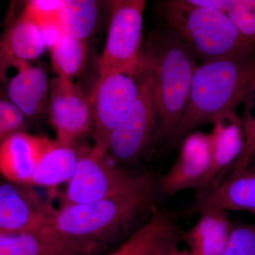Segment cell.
<instances>
[{
  "label": "cell",
  "mask_w": 255,
  "mask_h": 255,
  "mask_svg": "<svg viewBox=\"0 0 255 255\" xmlns=\"http://www.w3.org/2000/svg\"><path fill=\"white\" fill-rule=\"evenodd\" d=\"M255 93V53L236 60L203 63L198 67L189 100L181 116L172 143L199 126L214 125L237 114L238 106Z\"/></svg>",
  "instance_id": "6da1fadb"
},
{
  "label": "cell",
  "mask_w": 255,
  "mask_h": 255,
  "mask_svg": "<svg viewBox=\"0 0 255 255\" xmlns=\"http://www.w3.org/2000/svg\"><path fill=\"white\" fill-rule=\"evenodd\" d=\"M145 60L152 78L156 138L171 142L199 67L196 58L174 33L166 28H159L150 32Z\"/></svg>",
  "instance_id": "7a4b0ae2"
},
{
  "label": "cell",
  "mask_w": 255,
  "mask_h": 255,
  "mask_svg": "<svg viewBox=\"0 0 255 255\" xmlns=\"http://www.w3.org/2000/svg\"><path fill=\"white\" fill-rule=\"evenodd\" d=\"M158 14L169 31L203 63L246 58L255 53V41L245 36L226 13L191 0L158 2Z\"/></svg>",
  "instance_id": "3957f363"
},
{
  "label": "cell",
  "mask_w": 255,
  "mask_h": 255,
  "mask_svg": "<svg viewBox=\"0 0 255 255\" xmlns=\"http://www.w3.org/2000/svg\"><path fill=\"white\" fill-rule=\"evenodd\" d=\"M155 211V194L117 196L55 209L47 229L103 249Z\"/></svg>",
  "instance_id": "277c9868"
},
{
  "label": "cell",
  "mask_w": 255,
  "mask_h": 255,
  "mask_svg": "<svg viewBox=\"0 0 255 255\" xmlns=\"http://www.w3.org/2000/svg\"><path fill=\"white\" fill-rule=\"evenodd\" d=\"M150 174L132 172L93 147L80 148L78 164L68 182L62 205L87 204L135 194H155Z\"/></svg>",
  "instance_id": "5b68a950"
},
{
  "label": "cell",
  "mask_w": 255,
  "mask_h": 255,
  "mask_svg": "<svg viewBox=\"0 0 255 255\" xmlns=\"http://www.w3.org/2000/svg\"><path fill=\"white\" fill-rule=\"evenodd\" d=\"M110 3V28L100 60V78L112 74L137 78L145 66L141 46L146 1L117 0Z\"/></svg>",
  "instance_id": "8992f818"
},
{
  "label": "cell",
  "mask_w": 255,
  "mask_h": 255,
  "mask_svg": "<svg viewBox=\"0 0 255 255\" xmlns=\"http://www.w3.org/2000/svg\"><path fill=\"white\" fill-rule=\"evenodd\" d=\"M137 82L136 100L127 117L112 133L107 151V155L123 167L138 160L156 138L157 122L152 78L146 63Z\"/></svg>",
  "instance_id": "52a82bcc"
},
{
  "label": "cell",
  "mask_w": 255,
  "mask_h": 255,
  "mask_svg": "<svg viewBox=\"0 0 255 255\" xmlns=\"http://www.w3.org/2000/svg\"><path fill=\"white\" fill-rule=\"evenodd\" d=\"M138 84L132 77L112 74L99 78L90 97L94 148L107 153L111 136L136 100Z\"/></svg>",
  "instance_id": "ba28073f"
},
{
  "label": "cell",
  "mask_w": 255,
  "mask_h": 255,
  "mask_svg": "<svg viewBox=\"0 0 255 255\" xmlns=\"http://www.w3.org/2000/svg\"><path fill=\"white\" fill-rule=\"evenodd\" d=\"M50 121L57 132V141L75 146L92 130L90 98L73 80L57 77L50 84Z\"/></svg>",
  "instance_id": "9c48e42d"
},
{
  "label": "cell",
  "mask_w": 255,
  "mask_h": 255,
  "mask_svg": "<svg viewBox=\"0 0 255 255\" xmlns=\"http://www.w3.org/2000/svg\"><path fill=\"white\" fill-rule=\"evenodd\" d=\"M211 167L209 133L191 132L183 138L179 155L171 168L159 179L157 189L172 196L188 189H206Z\"/></svg>",
  "instance_id": "30bf717a"
},
{
  "label": "cell",
  "mask_w": 255,
  "mask_h": 255,
  "mask_svg": "<svg viewBox=\"0 0 255 255\" xmlns=\"http://www.w3.org/2000/svg\"><path fill=\"white\" fill-rule=\"evenodd\" d=\"M31 186L6 181L0 184V234L33 232L48 227L55 208Z\"/></svg>",
  "instance_id": "8fae6325"
},
{
  "label": "cell",
  "mask_w": 255,
  "mask_h": 255,
  "mask_svg": "<svg viewBox=\"0 0 255 255\" xmlns=\"http://www.w3.org/2000/svg\"><path fill=\"white\" fill-rule=\"evenodd\" d=\"M210 209L255 214V164L228 176L214 187L197 192L184 214L192 216Z\"/></svg>",
  "instance_id": "7c38bea8"
},
{
  "label": "cell",
  "mask_w": 255,
  "mask_h": 255,
  "mask_svg": "<svg viewBox=\"0 0 255 255\" xmlns=\"http://www.w3.org/2000/svg\"><path fill=\"white\" fill-rule=\"evenodd\" d=\"M50 140L23 130L15 132L0 147V174L8 182L31 184L36 164Z\"/></svg>",
  "instance_id": "4fadbf2b"
},
{
  "label": "cell",
  "mask_w": 255,
  "mask_h": 255,
  "mask_svg": "<svg viewBox=\"0 0 255 255\" xmlns=\"http://www.w3.org/2000/svg\"><path fill=\"white\" fill-rule=\"evenodd\" d=\"M46 46L41 28L19 16L0 38V82H4L11 69L39 58Z\"/></svg>",
  "instance_id": "5bb4252c"
},
{
  "label": "cell",
  "mask_w": 255,
  "mask_h": 255,
  "mask_svg": "<svg viewBox=\"0 0 255 255\" xmlns=\"http://www.w3.org/2000/svg\"><path fill=\"white\" fill-rule=\"evenodd\" d=\"M16 73L8 78L6 97L27 118L41 117L49 105V84L46 72L30 63L14 68Z\"/></svg>",
  "instance_id": "9a60e30c"
},
{
  "label": "cell",
  "mask_w": 255,
  "mask_h": 255,
  "mask_svg": "<svg viewBox=\"0 0 255 255\" xmlns=\"http://www.w3.org/2000/svg\"><path fill=\"white\" fill-rule=\"evenodd\" d=\"M209 137L211 167L204 190L216 185L241 155L244 146L242 119L235 114L217 122Z\"/></svg>",
  "instance_id": "2e32d148"
},
{
  "label": "cell",
  "mask_w": 255,
  "mask_h": 255,
  "mask_svg": "<svg viewBox=\"0 0 255 255\" xmlns=\"http://www.w3.org/2000/svg\"><path fill=\"white\" fill-rule=\"evenodd\" d=\"M197 222L179 233V240L187 245L193 255H221L227 246L234 223L227 211L210 209L199 213Z\"/></svg>",
  "instance_id": "e0dca14e"
},
{
  "label": "cell",
  "mask_w": 255,
  "mask_h": 255,
  "mask_svg": "<svg viewBox=\"0 0 255 255\" xmlns=\"http://www.w3.org/2000/svg\"><path fill=\"white\" fill-rule=\"evenodd\" d=\"M179 233L168 216L156 211L119 249L107 255H156L166 247L180 241Z\"/></svg>",
  "instance_id": "ac0fdd59"
},
{
  "label": "cell",
  "mask_w": 255,
  "mask_h": 255,
  "mask_svg": "<svg viewBox=\"0 0 255 255\" xmlns=\"http://www.w3.org/2000/svg\"><path fill=\"white\" fill-rule=\"evenodd\" d=\"M80 148L50 140L32 176L30 186L56 187L73 177L78 164Z\"/></svg>",
  "instance_id": "d6986e66"
},
{
  "label": "cell",
  "mask_w": 255,
  "mask_h": 255,
  "mask_svg": "<svg viewBox=\"0 0 255 255\" xmlns=\"http://www.w3.org/2000/svg\"><path fill=\"white\" fill-rule=\"evenodd\" d=\"M50 53L57 77L73 80L86 61L87 42L69 36L63 31L50 45Z\"/></svg>",
  "instance_id": "ffe728a7"
},
{
  "label": "cell",
  "mask_w": 255,
  "mask_h": 255,
  "mask_svg": "<svg viewBox=\"0 0 255 255\" xmlns=\"http://www.w3.org/2000/svg\"><path fill=\"white\" fill-rule=\"evenodd\" d=\"M98 18V4L92 0H65L60 11V25L69 36L86 41Z\"/></svg>",
  "instance_id": "44dd1931"
},
{
  "label": "cell",
  "mask_w": 255,
  "mask_h": 255,
  "mask_svg": "<svg viewBox=\"0 0 255 255\" xmlns=\"http://www.w3.org/2000/svg\"><path fill=\"white\" fill-rule=\"evenodd\" d=\"M60 0H33L28 1L20 16L36 23L42 32L63 30L60 25Z\"/></svg>",
  "instance_id": "7402d4cb"
},
{
  "label": "cell",
  "mask_w": 255,
  "mask_h": 255,
  "mask_svg": "<svg viewBox=\"0 0 255 255\" xmlns=\"http://www.w3.org/2000/svg\"><path fill=\"white\" fill-rule=\"evenodd\" d=\"M252 98L245 102L246 108L242 119L244 146L241 155L230 169V175L237 174L255 164V117L252 116L251 112Z\"/></svg>",
  "instance_id": "603a6c76"
},
{
  "label": "cell",
  "mask_w": 255,
  "mask_h": 255,
  "mask_svg": "<svg viewBox=\"0 0 255 255\" xmlns=\"http://www.w3.org/2000/svg\"><path fill=\"white\" fill-rule=\"evenodd\" d=\"M221 255H255V223L237 222Z\"/></svg>",
  "instance_id": "cb8c5ba5"
},
{
  "label": "cell",
  "mask_w": 255,
  "mask_h": 255,
  "mask_svg": "<svg viewBox=\"0 0 255 255\" xmlns=\"http://www.w3.org/2000/svg\"><path fill=\"white\" fill-rule=\"evenodd\" d=\"M26 117L4 95L0 94V147L10 135L23 131Z\"/></svg>",
  "instance_id": "d4e9b609"
},
{
  "label": "cell",
  "mask_w": 255,
  "mask_h": 255,
  "mask_svg": "<svg viewBox=\"0 0 255 255\" xmlns=\"http://www.w3.org/2000/svg\"><path fill=\"white\" fill-rule=\"evenodd\" d=\"M248 11L249 34L255 39V0H247Z\"/></svg>",
  "instance_id": "484cf974"
},
{
  "label": "cell",
  "mask_w": 255,
  "mask_h": 255,
  "mask_svg": "<svg viewBox=\"0 0 255 255\" xmlns=\"http://www.w3.org/2000/svg\"><path fill=\"white\" fill-rule=\"evenodd\" d=\"M178 243H172V244L169 245V246L166 247L162 251H159L156 255H167L169 254V252L172 251L173 248L177 246Z\"/></svg>",
  "instance_id": "4316f807"
},
{
  "label": "cell",
  "mask_w": 255,
  "mask_h": 255,
  "mask_svg": "<svg viewBox=\"0 0 255 255\" xmlns=\"http://www.w3.org/2000/svg\"><path fill=\"white\" fill-rule=\"evenodd\" d=\"M167 255H193L191 254L190 252L188 251H179V248H178V246L175 247V248H173L170 252H169V254Z\"/></svg>",
  "instance_id": "83f0119b"
},
{
  "label": "cell",
  "mask_w": 255,
  "mask_h": 255,
  "mask_svg": "<svg viewBox=\"0 0 255 255\" xmlns=\"http://www.w3.org/2000/svg\"></svg>",
  "instance_id": "f1b7e54d"
}]
</instances>
